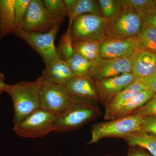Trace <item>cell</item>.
I'll return each instance as SVG.
<instances>
[{"label": "cell", "instance_id": "obj_28", "mask_svg": "<svg viewBox=\"0 0 156 156\" xmlns=\"http://www.w3.org/2000/svg\"><path fill=\"white\" fill-rule=\"evenodd\" d=\"M126 8H129L142 14L144 11L155 7L154 1L151 0H125Z\"/></svg>", "mask_w": 156, "mask_h": 156}, {"label": "cell", "instance_id": "obj_22", "mask_svg": "<svg viewBox=\"0 0 156 156\" xmlns=\"http://www.w3.org/2000/svg\"><path fill=\"white\" fill-rule=\"evenodd\" d=\"M100 42L93 41H83L73 43L75 53L93 62L99 57Z\"/></svg>", "mask_w": 156, "mask_h": 156}, {"label": "cell", "instance_id": "obj_26", "mask_svg": "<svg viewBox=\"0 0 156 156\" xmlns=\"http://www.w3.org/2000/svg\"><path fill=\"white\" fill-rule=\"evenodd\" d=\"M66 62L75 76L89 73L92 65V62L76 53Z\"/></svg>", "mask_w": 156, "mask_h": 156}, {"label": "cell", "instance_id": "obj_18", "mask_svg": "<svg viewBox=\"0 0 156 156\" xmlns=\"http://www.w3.org/2000/svg\"><path fill=\"white\" fill-rule=\"evenodd\" d=\"M15 0H0V28L3 38L15 31Z\"/></svg>", "mask_w": 156, "mask_h": 156}, {"label": "cell", "instance_id": "obj_8", "mask_svg": "<svg viewBox=\"0 0 156 156\" xmlns=\"http://www.w3.org/2000/svg\"><path fill=\"white\" fill-rule=\"evenodd\" d=\"M143 23L141 13L126 8L109 20L107 34L120 37H134L141 29Z\"/></svg>", "mask_w": 156, "mask_h": 156}, {"label": "cell", "instance_id": "obj_10", "mask_svg": "<svg viewBox=\"0 0 156 156\" xmlns=\"http://www.w3.org/2000/svg\"><path fill=\"white\" fill-rule=\"evenodd\" d=\"M131 72V58H105L99 56L92 62L89 74L98 82Z\"/></svg>", "mask_w": 156, "mask_h": 156}, {"label": "cell", "instance_id": "obj_36", "mask_svg": "<svg viewBox=\"0 0 156 156\" xmlns=\"http://www.w3.org/2000/svg\"><path fill=\"white\" fill-rule=\"evenodd\" d=\"M154 1V2L155 5L156 7V0H155V1Z\"/></svg>", "mask_w": 156, "mask_h": 156}, {"label": "cell", "instance_id": "obj_23", "mask_svg": "<svg viewBox=\"0 0 156 156\" xmlns=\"http://www.w3.org/2000/svg\"><path fill=\"white\" fill-rule=\"evenodd\" d=\"M44 7L56 25L59 26L68 17L64 0H43Z\"/></svg>", "mask_w": 156, "mask_h": 156}, {"label": "cell", "instance_id": "obj_17", "mask_svg": "<svg viewBox=\"0 0 156 156\" xmlns=\"http://www.w3.org/2000/svg\"><path fill=\"white\" fill-rule=\"evenodd\" d=\"M45 66L42 73L60 85L65 86L75 76L67 62L59 58L54 59Z\"/></svg>", "mask_w": 156, "mask_h": 156}, {"label": "cell", "instance_id": "obj_5", "mask_svg": "<svg viewBox=\"0 0 156 156\" xmlns=\"http://www.w3.org/2000/svg\"><path fill=\"white\" fill-rule=\"evenodd\" d=\"M108 22V20L95 14L78 16L68 27L73 43L83 41L101 42L107 36Z\"/></svg>", "mask_w": 156, "mask_h": 156}, {"label": "cell", "instance_id": "obj_6", "mask_svg": "<svg viewBox=\"0 0 156 156\" xmlns=\"http://www.w3.org/2000/svg\"><path fill=\"white\" fill-rule=\"evenodd\" d=\"M56 118L52 113L40 108L14 125V131L25 138L43 137L53 131Z\"/></svg>", "mask_w": 156, "mask_h": 156}, {"label": "cell", "instance_id": "obj_9", "mask_svg": "<svg viewBox=\"0 0 156 156\" xmlns=\"http://www.w3.org/2000/svg\"><path fill=\"white\" fill-rule=\"evenodd\" d=\"M56 23L41 0H31L23 22L21 30L26 33L48 32Z\"/></svg>", "mask_w": 156, "mask_h": 156}, {"label": "cell", "instance_id": "obj_20", "mask_svg": "<svg viewBox=\"0 0 156 156\" xmlns=\"http://www.w3.org/2000/svg\"><path fill=\"white\" fill-rule=\"evenodd\" d=\"M124 140L129 146L140 147L144 148L150 152L151 154L156 156V137L147 134L143 131H134L123 136Z\"/></svg>", "mask_w": 156, "mask_h": 156}, {"label": "cell", "instance_id": "obj_4", "mask_svg": "<svg viewBox=\"0 0 156 156\" xmlns=\"http://www.w3.org/2000/svg\"><path fill=\"white\" fill-rule=\"evenodd\" d=\"M143 117L131 115L123 118L96 123L92 126L91 138L87 144L97 143L100 140L107 137H118L134 131H142L141 128Z\"/></svg>", "mask_w": 156, "mask_h": 156}, {"label": "cell", "instance_id": "obj_11", "mask_svg": "<svg viewBox=\"0 0 156 156\" xmlns=\"http://www.w3.org/2000/svg\"><path fill=\"white\" fill-rule=\"evenodd\" d=\"M138 50L135 37L107 36L100 42L99 56L105 58H131Z\"/></svg>", "mask_w": 156, "mask_h": 156}, {"label": "cell", "instance_id": "obj_13", "mask_svg": "<svg viewBox=\"0 0 156 156\" xmlns=\"http://www.w3.org/2000/svg\"><path fill=\"white\" fill-rule=\"evenodd\" d=\"M65 87L73 97L98 102L96 82L89 73L74 76Z\"/></svg>", "mask_w": 156, "mask_h": 156}, {"label": "cell", "instance_id": "obj_24", "mask_svg": "<svg viewBox=\"0 0 156 156\" xmlns=\"http://www.w3.org/2000/svg\"><path fill=\"white\" fill-rule=\"evenodd\" d=\"M101 16L108 20L126 9L125 0H98Z\"/></svg>", "mask_w": 156, "mask_h": 156}, {"label": "cell", "instance_id": "obj_34", "mask_svg": "<svg viewBox=\"0 0 156 156\" xmlns=\"http://www.w3.org/2000/svg\"><path fill=\"white\" fill-rule=\"evenodd\" d=\"M5 76L2 73H0V95L5 92V88L6 84L5 83Z\"/></svg>", "mask_w": 156, "mask_h": 156}, {"label": "cell", "instance_id": "obj_15", "mask_svg": "<svg viewBox=\"0 0 156 156\" xmlns=\"http://www.w3.org/2000/svg\"><path fill=\"white\" fill-rule=\"evenodd\" d=\"M131 72L136 79L151 76L156 67V53L138 50L131 58Z\"/></svg>", "mask_w": 156, "mask_h": 156}, {"label": "cell", "instance_id": "obj_14", "mask_svg": "<svg viewBox=\"0 0 156 156\" xmlns=\"http://www.w3.org/2000/svg\"><path fill=\"white\" fill-rule=\"evenodd\" d=\"M147 89V87L141 80L136 79L133 83L121 91L109 103L105 106V112L104 119L108 121L112 120L121 108L128 101L138 92Z\"/></svg>", "mask_w": 156, "mask_h": 156}, {"label": "cell", "instance_id": "obj_25", "mask_svg": "<svg viewBox=\"0 0 156 156\" xmlns=\"http://www.w3.org/2000/svg\"><path fill=\"white\" fill-rule=\"evenodd\" d=\"M56 48L59 58L64 61H68L73 56L75 52L70 29L68 28L65 33L62 36Z\"/></svg>", "mask_w": 156, "mask_h": 156}, {"label": "cell", "instance_id": "obj_31", "mask_svg": "<svg viewBox=\"0 0 156 156\" xmlns=\"http://www.w3.org/2000/svg\"><path fill=\"white\" fill-rule=\"evenodd\" d=\"M143 22L156 30V7L151 8L142 13Z\"/></svg>", "mask_w": 156, "mask_h": 156}, {"label": "cell", "instance_id": "obj_12", "mask_svg": "<svg viewBox=\"0 0 156 156\" xmlns=\"http://www.w3.org/2000/svg\"><path fill=\"white\" fill-rule=\"evenodd\" d=\"M136 80L132 72L96 82L98 102L106 106L121 91Z\"/></svg>", "mask_w": 156, "mask_h": 156}, {"label": "cell", "instance_id": "obj_7", "mask_svg": "<svg viewBox=\"0 0 156 156\" xmlns=\"http://www.w3.org/2000/svg\"><path fill=\"white\" fill-rule=\"evenodd\" d=\"M59 27V26L56 25L51 30L44 33H27L22 30H17L14 34L33 48L41 56L46 65L59 58L57 48L54 45V41Z\"/></svg>", "mask_w": 156, "mask_h": 156}, {"label": "cell", "instance_id": "obj_30", "mask_svg": "<svg viewBox=\"0 0 156 156\" xmlns=\"http://www.w3.org/2000/svg\"><path fill=\"white\" fill-rule=\"evenodd\" d=\"M141 128L144 132L156 135V116L143 117Z\"/></svg>", "mask_w": 156, "mask_h": 156}, {"label": "cell", "instance_id": "obj_21", "mask_svg": "<svg viewBox=\"0 0 156 156\" xmlns=\"http://www.w3.org/2000/svg\"><path fill=\"white\" fill-rule=\"evenodd\" d=\"M138 50L156 53V30L143 22L141 29L134 37Z\"/></svg>", "mask_w": 156, "mask_h": 156}, {"label": "cell", "instance_id": "obj_2", "mask_svg": "<svg viewBox=\"0 0 156 156\" xmlns=\"http://www.w3.org/2000/svg\"><path fill=\"white\" fill-rule=\"evenodd\" d=\"M41 108L59 116L68 108L72 99L65 86L56 83L44 74L35 81Z\"/></svg>", "mask_w": 156, "mask_h": 156}, {"label": "cell", "instance_id": "obj_33", "mask_svg": "<svg viewBox=\"0 0 156 156\" xmlns=\"http://www.w3.org/2000/svg\"><path fill=\"white\" fill-rule=\"evenodd\" d=\"M127 156H153L150 155L137 150L135 147L129 146Z\"/></svg>", "mask_w": 156, "mask_h": 156}, {"label": "cell", "instance_id": "obj_27", "mask_svg": "<svg viewBox=\"0 0 156 156\" xmlns=\"http://www.w3.org/2000/svg\"><path fill=\"white\" fill-rule=\"evenodd\" d=\"M30 1L31 0H15V31L22 30L23 22Z\"/></svg>", "mask_w": 156, "mask_h": 156}, {"label": "cell", "instance_id": "obj_35", "mask_svg": "<svg viewBox=\"0 0 156 156\" xmlns=\"http://www.w3.org/2000/svg\"><path fill=\"white\" fill-rule=\"evenodd\" d=\"M3 38L2 36V32H1V28H0V40Z\"/></svg>", "mask_w": 156, "mask_h": 156}, {"label": "cell", "instance_id": "obj_37", "mask_svg": "<svg viewBox=\"0 0 156 156\" xmlns=\"http://www.w3.org/2000/svg\"><path fill=\"white\" fill-rule=\"evenodd\" d=\"M105 156H112L109 155H107Z\"/></svg>", "mask_w": 156, "mask_h": 156}, {"label": "cell", "instance_id": "obj_19", "mask_svg": "<svg viewBox=\"0 0 156 156\" xmlns=\"http://www.w3.org/2000/svg\"><path fill=\"white\" fill-rule=\"evenodd\" d=\"M155 92L149 89L142 90L128 101L117 112L112 120L130 115L147 103Z\"/></svg>", "mask_w": 156, "mask_h": 156}, {"label": "cell", "instance_id": "obj_16", "mask_svg": "<svg viewBox=\"0 0 156 156\" xmlns=\"http://www.w3.org/2000/svg\"><path fill=\"white\" fill-rule=\"evenodd\" d=\"M69 18V25L78 16L87 14H95L101 16L100 8L97 1L95 0H64Z\"/></svg>", "mask_w": 156, "mask_h": 156}, {"label": "cell", "instance_id": "obj_32", "mask_svg": "<svg viewBox=\"0 0 156 156\" xmlns=\"http://www.w3.org/2000/svg\"><path fill=\"white\" fill-rule=\"evenodd\" d=\"M140 80L145 84L148 89L156 93V67L153 73L151 76Z\"/></svg>", "mask_w": 156, "mask_h": 156}, {"label": "cell", "instance_id": "obj_29", "mask_svg": "<svg viewBox=\"0 0 156 156\" xmlns=\"http://www.w3.org/2000/svg\"><path fill=\"white\" fill-rule=\"evenodd\" d=\"M131 115H139L142 117L156 116V93L147 103Z\"/></svg>", "mask_w": 156, "mask_h": 156}, {"label": "cell", "instance_id": "obj_3", "mask_svg": "<svg viewBox=\"0 0 156 156\" xmlns=\"http://www.w3.org/2000/svg\"><path fill=\"white\" fill-rule=\"evenodd\" d=\"M5 92L12 99L14 115V125L41 108L35 82L22 81L14 85L6 84Z\"/></svg>", "mask_w": 156, "mask_h": 156}, {"label": "cell", "instance_id": "obj_1", "mask_svg": "<svg viewBox=\"0 0 156 156\" xmlns=\"http://www.w3.org/2000/svg\"><path fill=\"white\" fill-rule=\"evenodd\" d=\"M101 115L97 102L73 96L68 108L56 117L53 131L61 133L76 130Z\"/></svg>", "mask_w": 156, "mask_h": 156}]
</instances>
